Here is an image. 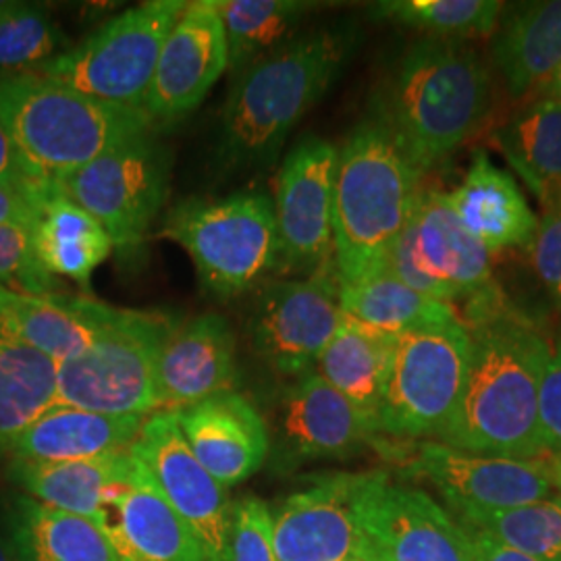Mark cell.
Masks as SVG:
<instances>
[{"mask_svg": "<svg viewBox=\"0 0 561 561\" xmlns=\"http://www.w3.org/2000/svg\"><path fill=\"white\" fill-rule=\"evenodd\" d=\"M398 340L343 312L340 329L322 350L314 370L377 424Z\"/></svg>", "mask_w": 561, "mask_h": 561, "instance_id": "83f0119b", "label": "cell"}, {"mask_svg": "<svg viewBox=\"0 0 561 561\" xmlns=\"http://www.w3.org/2000/svg\"><path fill=\"white\" fill-rule=\"evenodd\" d=\"M0 125L27 178L60 181L154 131L144 111L90 99L41 73L0 76Z\"/></svg>", "mask_w": 561, "mask_h": 561, "instance_id": "5b68a950", "label": "cell"}, {"mask_svg": "<svg viewBox=\"0 0 561 561\" xmlns=\"http://www.w3.org/2000/svg\"><path fill=\"white\" fill-rule=\"evenodd\" d=\"M340 298L347 317L396 337L460 319L456 306L422 296L387 268L360 283L340 285Z\"/></svg>", "mask_w": 561, "mask_h": 561, "instance_id": "d6a6232c", "label": "cell"}, {"mask_svg": "<svg viewBox=\"0 0 561 561\" xmlns=\"http://www.w3.org/2000/svg\"><path fill=\"white\" fill-rule=\"evenodd\" d=\"M175 419L194 456L225 489L250 479L268 458V426L236 391L183 408Z\"/></svg>", "mask_w": 561, "mask_h": 561, "instance_id": "7402d4cb", "label": "cell"}, {"mask_svg": "<svg viewBox=\"0 0 561 561\" xmlns=\"http://www.w3.org/2000/svg\"><path fill=\"white\" fill-rule=\"evenodd\" d=\"M449 514L463 528L481 530L533 560L561 561V500L558 495L507 510H451Z\"/></svg>", "mask_w": 561, "mask_h": 561, "instance_id": "e575fe53", "label": "cell"}, {"mask_svg": "<svg viewBox=\"0 0 561 561\" xmlns=\"http://www.w3.org/2000/svg\"><path fill=\"white\" fill-rule=\"evenodd\" d=\"M491 111L493 83L479 53L466 42L424 36L401 55L373 115L424 175L472 140Z\"/></svg>", "mask_w": 561, "mask_h": 561, "instance_id": "3957f363", "label": "cell"}, {"mask_svg": "<svg viewBox=\"0 0 561 561\" xmlns=\"http://www.w3.org/2000/svg\"><path fill=\"white\" fill-rule=\"evenodd\" d=\"M20 561H121L96 522L21 497L11 520Z\"/></svg>", "mask_w": 561, "mask_h": 561, "instance_id": "4dcf8cb0", "label": "cell"}, {"mask_svg": "<svg viewBox=\"0 0 561 561\" xmlns=\"http://www.w3.org/2000/svg\"><path fill=\"white\" fill-rule=\"evenodd\" d=\"M27 178L20 152L15 148L4 127L0 125V181L23 180Z\"/></svg>", "mask_w": 561, "mask_h": 561, "instance_id": "ee69618b", "label": "cell"}, {"mask_svg": "<svg viewBox=\"0 0 561 561\" xmlns=\"http://www.w3.org/2000/svg\"><path fill=\"white\" fill-rule=\"evenodd\" d=\"M185 4V0H150L127 9L32 73L90 99L141 111L162 44Z\"/></svg>", "mask_w": 561, "mask_h": 561, "instance_id": "52a82bcc", "label": "cell"}, {"mask_svg": "<svg viewBox=\"0 0 561 561\" xmlns=\"http://www.w3.org/2000/svg\"><path fill=\"white\" fill-rule=\"evenodd\" d=\"M379 428L366 414L322 379L317 370L296 377L277 403V460H343L377 443Z\"/></svg>", "mask_w": 561, "mask_h": 561, "instance_id": "d6986e66", "label": "cell"}, {"mask_svg": "<svg viewBox=\"0 0 561 561\" xmlns=\"http://www.w3.org/2000/svg\"><path fill=\"white\" fill-rule=\"evenodd\" d=\"M340 150L304 136L280 164L275 221L279 268L317 275L333 256V190Z\"/></svg>", "mask_w": 561, "mask_h": 561, "instance_id": "4fadbf2b", "label": "cell"}, {"mask_svg": "<svg viewBox=\"0 0 561 561\" xmlns=\"http://www.w3.org/2000/svg\"><path fill=\"white\" fill-rule=\"evenodd\" d=\"M551 461V470H553V481H556V495L561 500V451L549 456Z\"/></svg>", "mask_w": 561, "mask_h": 561, "instance_id": "7dc6e473", "label": "cell"}, {"mask_svg": "<svg viewBox=\"0 0 561 561\" xmlns=\"http://www.w3.org/2000/svg\"><path fill=\"white\" fill-rule=\"evenodd\" d=\"M32 236L42 266L53 277L76 280L81 287L90 285L94 271L113 252L101 222L69 201L57 181H44Z\"/></svg>", "mask_w": 561, "mask_h": 561, "instance_id": "4316f807", "label": "cell"}, {"mask_svg": "<svg viewBox=\"0 0 561 561\" xmlns=\"http://www.w3.org/2000/svg\"><path fill=\"white\" fill-rule=\"evenodd\" d=\"M213 4L225 27L233 78L294 41L304 18L317 7L301 0H213Z\"/></svg>", "mask_w": 561, "mask_h": 561, "instance_id": "836d02e7", "label": "cell"}, {"mask_svg": "<svg viewBox=\"0 0 561 561\" xmlns=\"http://www.w3.org/2000/svg\"><path fill=\"white\" fill-rule=\"evenodd\" d=\"M131 454L159 484L164 500L201 539L208 561H229L233 503L190 449L175 414L154 412L141 424Z\"/></svg>", "mask_w": 561, "mask_h": 561, "instance_id": "2e32d148", "label": "cell"}, {"mask_svg": "<svg viewBox=\"0 0 561 561\" xmlns=\"http://www.w3.org/2000/svg\"><path fill=\"white\" fill-rule=\"evenodd\" d=\"M131 449L80 461H13L11 477L34 502L96 520L102 495L131 468Z\"/></svg>", "mask_w": 561, "mask_h": 561, "instance_id": "f546056e", "label": "cell"}, {"mask_svg": "<svg viewBox=\"0 0 561 561\" xmlns=\"http://www.w3.org/2000/svg\"><path fill=\"white\" fill-rule=\"evenodd\" d=\"M528 252L542 287L561 308V206L542 213Z\"/></svg>", "mask_w": 561, "mask_h": 561, "instance_id": "ab89813d", "label": "cell"}, {"mask_svg": "<svg viewBox=\"0 0 561 561\" xmlns=\"http://www.w3.org/2000/svg\"><path fill=\"white\" fill-rule=\"evenodd\" d=\"M171 157L154 131L57 181L60 192L101 222L121 256L138 254L169 194Z\"/></svg>", "mask_w": 561, "mask_h": 561, "instance_id": "30bf717a", "label": "cell"}, {"mask_svg": "<svg viewBox=\"0 0 561 561\" xmlns=\"http://www.w3.org/2000/svg\"><path fill=\"white\" fill-rule=\"evenodd\" d=\"M60 46L65 38L46 7L0 0V76L32 73L60 55Z\"/></svg>", "mask_w": 561, "mask_h": 561, "instance_id": "8d00e7d4", "label": "cell"}, {"mask_svg": "<svg viewBox=\"0 0 561 561\" xmlns=\"http://www.w3.org/2000/svg\"><path fill=\"white\" fill-rule=\"evenodd\" d=\"M229 561H277L271 507L256 497L233 503Z\"/></svg>", "mask_w": 561, "mask_h": 561, "instance_id": "f35d334b", "label": "cell"}, {"mask_svg": "<svg viewBox=\"0 0 561 561\" xmlns=\"http://www.w3.org/2000/svg\"><path fill=\"white\" fill-rule=\"evenodd\" d=\"M354 514L362 537L358 560L472 561L463 528L442 503L381 470L356 474Z\"/></svg>", "mask_w": 561, "mask_h": 561, "instance_id": "7c38bea8", "label": "cell"}, {"mask_svg": "<svg viewBox=\"0 0 561 561\" xmlns=\"http://www.w3.org/2000/svg\"><path fill=\"white\" fill-rule=\"evenodd\" d=\"M358 38L350 21L321 25L240 73L222 106L215 157L222 171L277 161L289 131L340 80Z\"/></svg>", "mask_w": 561, "mask_h": 561, "instance_id": "7a4b0ae2", "label": "cell"}, {"mask_svg": "<svg viewBox=\"0 0 561 561\" xmlns=\"http://www.w3.org/2000/svg\"><path fill=\"white\" fill-rule=\"evenodd\" d=\"M505 4L497 0H387L375 4L385 20L421 30L428 38L470 41L491 36Z\"/></svg>", "mask_w": 561, "mask_h": 561, "instance_id": "d590c367", "label": "cell"}, {"mask_svg": "<svg viewBox=\"0 0 561 561\" xmlns=\"http://www.w3.org/2000/svg\"><path fill=\"white\" fill-rule=\"evenodd\" d=\"M59 364L0 329V451L57 403Z\"/></svg>", "mask_w": 561, "mask_h": 561, "instance_id": "1f68e13d", "label": "cell"}, {"mask_svg": "<svg viewBox=\"0 0 561 561\" xmlns=\"http://www.w3.org/2000/svg\"><path fill=\"white\" fill-rule=\"evenodd\" d=\"M472 352L460 403L437 439L468 454L535 460L545 454L539 389L551 343L502 291L461 308Z\"/></svg>", "mask_w": 561, "mask_h": 561, "instance_id": "6da1fadb", "label": "cell"}, {"mask_svg": "<svg viewBox=\"0 0 561 561\" xmlns=\"http://www.w3.org/2000/svg\"><path fill=\"white\" fill-rule=\"evenodd\" d=\"M164 236L190 254L202 287L221 300L252 289L279 264L275 204L264 192L181 202Z\"/></svg>", "mask_w": 561, "mask_h": 561, "instance_id": "8992f818", "label": "cell"}, {"mask_svg": "<svg viewBox=\"0 0 561 561\" xmlns=\"http://www.w3.org/2000/svg\"><path fill=\"white\" fill-rule=\"evenodd\" d=\"M403 472L428 482L447 510H507L556 495L549 458L512 460L422 442L401 456Z\"/></svg>", "mask_w": 561, "mask_h": 561, "instance_id": "9a60e30c", "label": "cell"}, {"mask_svg": "<svg viewBox=\"0 0 561 561\" xmlns=\"http://www.w3.org/2000/svg\"><path fill=\"white\" fill-rule=\"evenodd\" d=\"M94 522L121 561H208L196 533L136 456L129 472L106 486Z\"/></svg>", "mask_w": 561, "mask_h": 561, "instance_id": "ac0fdd59", "label": "cell"}, {"mask_svg": "<svg viewBox=\"0 0 561 561\" xmlns=\"http://www.w3.org/2000/svg\"><path fill=\"white\" fill-rule=\"evenodd\" d=\"M539 96H549V99H553V101L561 102V67L556 71V76L549 80V83L542 88V92ZM535 99H537V96H535Z\"/></svg>", "mask_w": 561, "mask_h": 561, "instance_id": "bcb514c9", "label": "cell"}, {"mask_svg": "<svg viewBox=\"0 0 561 561\" xmlns=\"http://www.w3.org/2000/svg\"><path fill=\"white\" fill-rule=\"evenodd\" d=\"M387 271L422 296L461 308L500 291L491 254L463 229L439 190L422 187L412 221L389 250Z\"/></svg>", "mask_w": 561, "mask_h": 561, "instance_id": "8fae6325", "label": "cell"}, {"mask_svg": "<svg viewBox=\"0 0 561 561\" xmlns=\"http://www.w3.org/2000/svg\"><path fill=\"white\" fill-rule=\"evenodd\" d=\"M119 308L62 294H27L0 285V329L60 362L80 356L115 321Z\"/></svg>", "mask_w": 561, "mask_h": 561, "instance_id": "603a6c76", "label": "cell"}, {"mask_svg": "<svg viewBox=\"0 0 561 561\" xmlns=\"http://www.w3.org/2000/svg\"><path fill=\"white\" fill-rule=\"evenodd\" d=\"M141 424V416H108L55 405L21 433L9 451L21 461L92 460L131 449Z\"/></svg>", "mask_w": 561, "mask_h": 561, "instance_id": "484cf974", "label": "cell"}, {"mask_svg": "<svg viewBox=\"0 0 561 561\" xmlns=\"http://www.w3.org/2000/svg\"><path fill=\"white\" fill-rule=\"evenodd\" d=\"M360 561H382L379 558H375V556H366V558H362Z\"/></svg>", "mask_w": 561, "mask_h": 561, "instance_id": "c3c4849f", "label": "cell"}, {"mask_svg": "<svg viewBox=\"0 0 561 561\" xmlns=\"http://www.w3.org/2000/svg\"><path fill=\"white\" fill-rule=\"evenodd\" d=\"M356 474L314 477L271 512L277 561H352L360 556L354 514Z\"/></svg>", "mask_w": 561, "mask_h": 561, "instance_id": "ffe728a7", "label": "cell"}, {"mask_svg": "<svg viewBox=\"0 0 561 561\" xmlns=\"http://www.w3.org/2000/svg\"><path fill=\"white\" fill-rule=\"evenodd\" d=\"M539 424L545 454L561 451V341L551 352L539 389Z\"/></svg>", "mask_w": 561, "mask_h": 561, "instance_id": "60d3db41", "label": "cell"}, {"mask_svg": "<svg viewBox=\"0 0 561 561\" xmlns=\"http://www.w3.org/2000/svg\"><path fill=\"white\" fill-rule=\"evenodd\" d=\"M352 561H360V560H352Z\"/></svg>", "mask_w": 561, "mask_h": 561, "instance_id": "681fc988", "label": "cell"}, {"mask_svg": "<svg viewBox=\"0 0 561 561\" xmlns=\"http://www.w3.org/2000/svg\"><path fill=\"white\" fill-rule=\"evenodd\" d=\"M236 335L229 321L206 312L169 331L157 358V412H180L233 389Z\"/></svg>", "mask_w": 561, "mask_h": 561, "instance_id": "44dd1931", "label": "cell"}, {"mask_svg": "<svg viewBox=\"0 0 561 561\" xmlns=\"http://www.w3.org/2000/svg\"><path fill=\"white\" fill-rule=\"evenodd\" d=\"M463 528V526H461ZM468 542H470V553L472 561H537L524 553H518L502 542L495 541L493 537L484 535L481 530L474 528H463Z\"/></svg>", "mask_w": 561, "mask_h": 561, "instance_id": "7bdbcfd3", "label": "cell"}, {"mask_svg": "<svg viewBox=\"0 0 561 561\" xmlns=\"http://www.w3.org/2000/svg\"><path fill=\"white\" fill-rule=\"evenodd\" d=\"M495 144L541 202L542 213L561 206V102L549 96L526 101L495 131Z\"/></svg>", "mask_w": 561, "mask_h": 561, "instance_id": "f1b7e54d", "label": "cell"}, {"mask_svg": "<svg viewBox=\"0 0 561 561\" xmlns=\"http://www.w3.org/2000/svg\"><path fill=\"white\" fill-rule=\"evenodd\" d=\"M491 55L512 99L539 96L561 67V0L505 4Z\"/></svg>", "mask_w": 561, "mask_h": 561, "instance_id": "d4e9b609", "label": "cell"}, {"mask_svg": "<svg viewBox=\"0 0 561 561\" xmlns=\"http://www.w3.org/2000/svg\"><path fill=\"white\" fill-rule=\"evenodd\" d=\"M42 190L44 181L32 178L0 181V227L32 229L38 217Z\"/></svg>", "mask_w": 561, "mask_h": 561, "instance_id": "b9f144b4", "label": "cell"}, {"mask_svg": "<svg viewBox=\"0 0 561 561\" xmlns=\"http://www.w3.org/2000/svg\"><path fill=\"white\" fill-rule=\"evenodd\" d=\"M173 324L157 312L119 310L80 356L60 362L57 403L108 416L157 412V358Z\"/></svg>", "mask_w": 561, "mask_h": 561, "instance_id": "ba28073f", "label": "cell"}, {"mask_svg": "<svg viewBox=\"0 0 561 561\" xmlns=\"http://www.w3.org/2000/svg\"><path fill=\"white\" fill-rule=\"evenodd\" d=\"M0 285L13 291L55 294L57 277L38 261L32 229L0 227Z\"/></svg>", "mask_w": 561, "mask_h": 561, "instance_id": "74e56055", "label": "cell"}, {"mask_svg": "<svg viewBox=\"0 0 561 561\" xmlns=\"http://www.w3.org/2000/svg\"><path fill=\"white\" fill-rule=\"evenodd\" d=\"M463 229L481 241L489 254L528 250L539 229V217L522 194L518 181L474 150L460 185L445 194Z\"/></svg>", "mask_w": 561, "mask_h": 561, "instance_id": "cb8c5ba5", "label": "cell"}, {"mask_svg": "<svg viewBox=\"0 0 561 561\" xmlns=\"http://www.w3.org/2000/svg\"><path fill=\"white\" fill-rule=\"evenodd\" d=\"M422 175L377 115L362 121L340 150L333 190V256L340 285L387 268L421 196Z\"/></svg>", "mask_w": 561, "mask_h": 561, "instance_id": "277c9868", "label": "cell"}, {"mask_svg": "<svg viewBox=\"0 0 561 561\" xmlns=\"http://www.w3.org/2000/svg\"><path fill=\"white\" fill-rule=\"evenodd\" d=\"M229 69L221 18L213 0L187 2L162 44L141 111L152 127L190 117Z\"/></svg>", "mask_w": 561, "mask_h": 561, "instance_id": "e0dca14e", "label": "cell"}, {"mask_svg": "<svg viewBox=\"0 0 561 561\" xmlns=\"http://www.w3.org/2000/svg\"><path fill=\"white\" fill-rule=\"evenodd\" d=\"M18 560V553H15V547H13V539H11V530L4 533L0 528V561H15Z\"/></svg>", "mask_w": 561, "mask_h": 561, "instance_id": "f6af8a7d", "label": "cell"}, {"mask_svg": "<svg viewBox=\"0 0 561 561\" xmlns=\"http://www.w3.org/2000/svg\"><path fill=\"white\" fill-rule=\"evenodd\" d=\"M472 341L460 319L398 340L379 410V433L398 442H437L468 377Z\"/></svg>", "mask_w": 561, "mask_h": 561, "instance_id": "9c48e42d", "label": "cell"}, {"mask_svg": "<svg viewBox=\"0 0 561 561\" xmlns=\"http://www.w3.org/2000/svg\"><path fill=\"white\" fill-rule=\"evenodd\" d=\"M341 321L340 280L321 271L268 283L254 301L250 331L262 360L296 379L314 370Z\"/></svg>", "mask_w": 561, "mask_h": 561, "instance_id": "5bb4252c", "label": "cell"}]
</instances>
